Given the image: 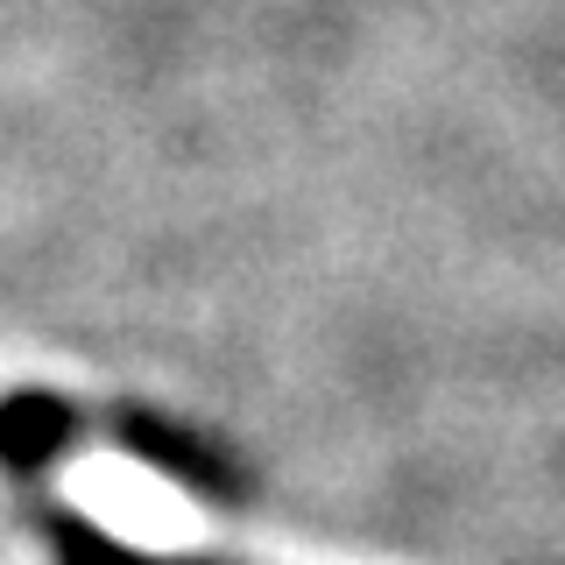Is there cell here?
Masks as SVG:
<instances>
[{
  "instance_id": "obj_2",
  "label": "cell",
  "mask_w": 565,
  "mask_h": 565,
  "mask_svg": "<svg viewBox=\"0 0 565 565\" xmlns=\"http://www.w3.org/2000/svg\"><path fill=\"white\" fill-rule=\"evenodd\" d=\"M35 516H43V537L50 552H57V565H220V558H177V552H141L135 537H114V530L71 516V509L43 502L35 494Z\"/></svg>"
},
{
  "instance_id": "obj_1",
  "label": "cell",
  "mask_w": 565,
  "mask_h": 565,
  "mask_svg": "<svg viewBox=\"0 0 565 565\" xmlns=\"http://www.w3.org/2000/svg\"><path fill=\"white\" fill-rule=\"evenodd\" d=\"M106 431H120V446H128L135 459H149L156 473H170L177 488L191 494H241V473L226 467L212 446H199L191 431H177V424H156V417H106Z\"/></svg>"
}]
</instances>
